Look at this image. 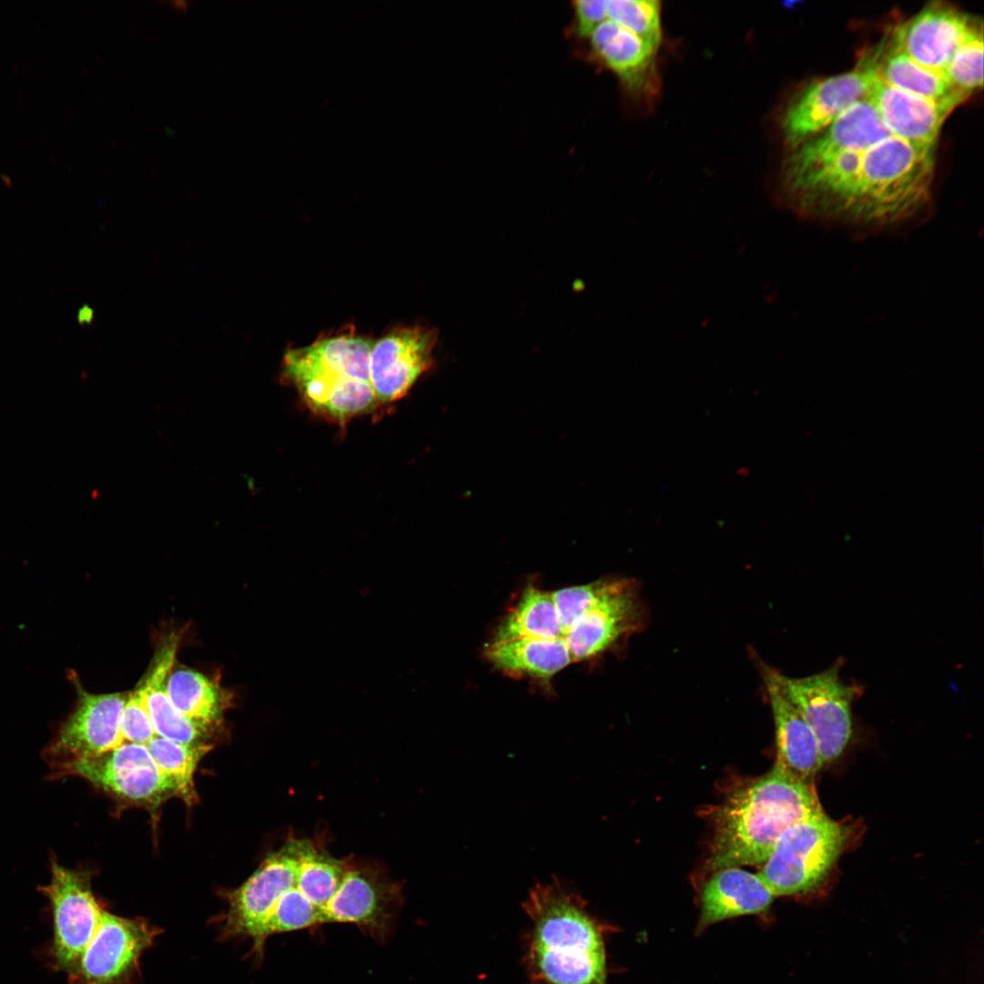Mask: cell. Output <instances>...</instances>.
Here are the masks:
<instances>
[{
  "instance_id": "cell-4",
  "label": "cell",
  "mask_w": 984,
  "mask_h": 984,
  "mask_svg": "<svg viewBox=\"0 0 984 984\" xmlns=\"http://www.w3.org/2000/svg\"><path fill=\"white\" fill-rule=\"evenodd\" d=\"M934 155L895 136L866 149L843 222L884 226L916 215L930 198Z\"/></svg>"
},
{
  "instance_id": "cell-15",
  "label": "cell",
  "mask_w": 984,
  "mask_h": 984,
  "mask_svg": "<svg viewBox=\"0 0 984 984\" xmlns=\"http://www.w3.org/2000/svg\"><path fill=\"white\" fill-rule=\"evenodd\" d=\"M437 340L435 329L398 327L372 344L369 357L371 384L377 405L404 397L433 364Z\"/></svg>"
},
{
  "instance_id": "cell-23",
  "label": "cell",
  "mask_w": 984,
  "mask_h": 984,
  "mask_svg": "<svg viewBox=\"0 0 984 984\" xmlns=\"http://www.w3.org/2000/svg\"><path fill=\"white\" fill-rule=\"evenodd\" d=\"M870 58L876 74L898 89L935 101L961 104L968 98L953 88L942 74L914 61L891 36Z\"/></svg>"
},
{
  "instance_id": "cell-8",
  "label": "cell",
  "mask_w": 984,
  "mask_h": 984,
  "mask_svg": "<svg viewBox=\"0 0 984 984\" xmlns=\"http://www.w3.org/2000/svg\"><path fill=\"white\" fill-rule=\"evenodd\" d=\"M56 774L78 775L122 799L158 805L178 788L152 759L144 744L123 743L101 754L78 759L58 767Z\"/></svg>"
},
{
  "instance_id": "cell-24",
  "label": "cell",
  "mask_w": 984,
  "mask_h": 984,
  "mask_svg": "<svg viewBox=\"0 0 984 984\" xmlns=\"http://www.w3.org/2000/svg\"><path fill=\"white\" fill-rule=\"evenodd\" d=\"M485 654L498 670L512 675L548 680L573 662L561 639L520 638L489 642Z\"/></svg>"
},
{
  "instance_id": "cell-13",
  "label": "cell",
  "mask_w": 984,
  "mask_h": 984,
  "mask_svg": "<svg viewBox=\"0 0 984 984\" xmlns=\"http://www.w3.org/2000/svg\"><path fill=\"white\" fill-rule=\"evenodd\" d=\"M876 77L870 56L856 68L810 85L788 106L783 118L784 138L793 146L831 124L858 101L868 97Z\"/></svg>"
},
{
  "instance_id": "cell-20",
  "label": "cell",
  "mask_w": 984,
  "mask_h": 984,
  "mask_svg": "<svg viewBox=\"0 0 984 984\" xmlns=\"http://www.w3.org/2000/svg\"><path fill=\"white\" fill-rule=\"evenodd\" d=\"M774 898L757 874L740 867L716 870L701 892L696 933L726 919L764 913Z\"/></svg>"
},
{
  "instance_id": "cell-5",
  "label": "cell",
  "mask_w": 984,
  "mask_h": 984,
  "mask_svg": "<svg viewBox=\"0 0 984 984\" xmlns=\"http://www.w3.org/2000/svg\"><path fill=\"white\" fill-rule=\"evenodd\" d=\"M562 600L572 620L562 638L573 662L611 649L640 626L639 599L633 583L624 579L565 588Z\"/></svg>"
},
{
  "instance_id": "cell-10",
  "label": "cell",
  "mask_w": 984,
  "mask_h": 984,
  "mask_svg": "<svg viewBox=\"0 0 984 984\" xmlns=\"http://www.w3.org/2000/svg\"><path fill=\"white\" fill-rule=\"evenodd\" d=\"M39 890L52 907L56 968L69 977L77 971L105 910L93 895L87 874L66 868L54 860L50 882Z\"/></svg>"
},
{
  "instance_id": "cell-16",
  "label": "cell",
  "mask_w": 984,
  "mask_h": 984,
  "mask_svg": "<svg viewBox=\"0 0 984 984\" xmlns=\"http://www.w3.org/2000/svg\"><path fill=\"white\" fill-rule=\"evenodd\" d=\"M892 136L873 104L863 99L822 130L793 146L781 179L795 177L846 151H866Z\"/></svg>"
},
{
  "instance_id": "cell-21",
  "label": "cell",
  "mask_w": 984,
  "mask_h": 984,
  "mask_svg": "<svg viewBox=\"0 0 984 984\" xmlns=\"http://www.w3.org/2000/svg\"><path fill=\"white\" fill-rule=\"evenodd\" d=\"M179 638L169 635L157 651L145 677L137 686L157 736L184 744L205 743L209 733L183 716L170 702L166 690L175 662Z\"/></svg>"
},
{
  "instance_id": "cell-3",
  "label": "cell",
  "mask_w": 984,
  "mask_h": 984,
  "mask_svg": "<svg viewBox=\"0 0 984 984\" xmlns=\"http://www.w3.org/2000/svg\"><path fill=\"white\" fill-rule=\"evenodd\" d=\"M372 344L351 329L322 336L285 352L280 379L314 414L343 425L378 406L369 372Z\"/></svg>"
},
{
  "instance_id": "cell-17",
  "label": "cell",
  "mask_w": 984,
  "mask_h": 984,
  "mask_svg": "<svg viewBox=\"0 0 984 984\" xmlns=\"http://www.w3.org/2000/svg\"><path fill=\"white\" fill-rule=\"evenodd\" d=\"M978 21L954 6L933 2L897 26L891 36L914 61L943 72Z\"/></svg>"
},
{
  "instance_id": "cell-9",
  "label": "cell",
  "mask_w": 984,
  "mask_h": 984,
  "mask_svg": "<svg viewBox=\"0 0 984 984\" xmlns=\"http://www.w3.org/2000/svg\"><path fill=\"white\" fill-rule=\"evenodd\" d=\"M68 678L75 686L77 702L45 751L46 759L55 769L111 751L125 743L119 723L128 693H90L73 671H68Z\"/></svg>"
},
{
  "instance_id": "cell-22",
  "label": "cell",
  "mask_w": 984,
  "mask_h": 984,
  "mask_svg": "<svg viewBox=\"0 0 984 984\" xmlns=\"http://www.w3.org/2000/svg\"><path fill=\"white\" fill-rule=\"evenodd\" d=\"M589 46L593 56L618 77L627 91L646 88L657 47L609 19L594 30Z\"/></svg>"
},
{
  "instance_id": "cell-27",
  "label": "cell",
  "mask_w": 984,
  "mask_h": 984,
  "mask_svg": "<svg viewBox=\"0 0 984 984\" xmlns=\"http://www.w3.org/2000/svg\"><path fill=\"white\" fill-rule=\"evenodd\" d=\"M146 746L158 767L176 784L178 795L189 804L195 802L193 774L211 745L184 744L156 736Z\"/></svg>"
},
{
  "instance_id": "cell-2",
  "label": "cell",
  "mask_w": 984,
  "mask_h": 984,
  "mask_svg": "<svg viewBox=\"0 0 984 984\" xmlns=\"http://www.w3.org/2000/svg\"><path fill=\"white\" fill-rule=\"evenodd\" d=\"M821 813L815 784L773 767L734 788L715 809L708 867L763 865L789 826Z\"/></svg>"
},
{
  "instance_id": "cell-26",
  "label": "cell",
  "mask_w": 984,
  "mask_h": 984,
  "mask_svg": "<svg viewBox=\"0 0 984 984\" xmlns=\"http://www.w3.org/2000/svg\"><path fill=\"white\" fill-rule=\"evenodd\" d=\"M520 638L562 640L550 591L529 584L499 624L491 641L503 642Z\"/></svg>"
},
{
  "instance_id": "cell-25",
  "label": "cell",
  "mask_w": 984,
  "mask_h": 984,
  "mask_svg": "<svg viewBox=\"0 0 984 984\" xmlns=\"http://www.w3.org/2000/svg\"><path fill=\"white\" fill-rule=\"evenodd\" d=\"M167 694L176 709L194 725L210 733L221 723L226 700L220 686L190 669L171 671Z\"/></svg>"
},
{
  "instance_id": "cell-6",
  "label": "cell",
  "mask_w": 984,
  "mask_h": 984,
  "mask_svg": "<svg viewBox=\"0 0 984 984\" xmlns=\"http://www.w3.org/2000/svg\"><path fill=\"white\" fill-rule=\"evenodd\" d=\"M850 832L825 813L801 820L781 835L757 875L774 897L808 892L827 876Z\"/></svg>"
},
{
  "instance_id": "cell-12",
  "label": "cell",
  "mask_w": 984,
  "mask_h": 984,
  "mask_svg": "<svg viewBox=\"0 0 984 984\" xmlns=\"http://www.w3.org/2000/svg\"><path fill=\"white\" fill-rule=\"evenodd\" d=\"M159 932L144 919L104 911L70 983L130 984L138 974L141 955Z\"/></svg>"
},
{
  "instance_id": "cell-7",
  "label": "cell",
  "mask_w": 984,
  "mask_h": 984,
  "mask_svg": "<svg viewBox=\"0 0 984 984\" xmlns=\"http://www.w3.org/2000/svg\"><path fill=\"white\" fill-rule=\"evenodd\" d=\"M841 662L801 678L780 673L783 687L812 729L823 764L837 759L852 734V703L859 690L840 677Z\"/></svg>"
},
{
  "instance_id": "cell-1",
  "label": "cell",
  "mask_w": 984,
  "mask_h": 984,
  "mask_svg": "<svg viewBox=\"0 0 984 984\" xmlns=\"http://www.w3.org/2000/svg\"><path fill=\"white\" fill-rule=\"evenodd\" d=\"M523 907L530 925L522 964L531 984H608L610 927L591 915L577 890L553 877L536 884Z\"/></svg>"
},
{
  "instance_id": "cell-14",
  "label": "cell",
  "mask_w": 984,
  "mask_h": 984,
  "mask_svg": "<svg viewBox=\"0 0 984 984\" xmlns=\"http://www.w3.org/2000/svg\"><path fill=\"white\" fill-rule=\"evenodd\" d=\"M401 907L399 886L377 868L353 860L324 914L325 923H352L384 940Z\"/></svg>"
},
{
  "instance_id": "cell-18",
  "label": "cell",
  "mask_w": 984,
  "mask_h": 984,
  "mask_svg": "<svg viewBox=\"0 0 984 984\" xmlns=\"http://www.w3.org/2000/svg\"><path fill=\"white\" fill-rule=\"evenodd\" d=\"M764 680L775 726L776 760L774 767L805 784H814L824 765L815 736L786 694L780 672L766 668Z\"/></svg>"
},
{
  "instance_id": "cell-19",
  "label": "cell",
  "mask_w": 984,
  "mask_h": 984,
  "mask_svg": "<svg viewBox=\"0 0 984 984\" xmlns=\"http://www.w3.org/2000/svg\"><path fill=\"white\" fill-rule=\"evenodd\" d=\"M867 99L893 136L925 148H935L943 123L960 104L913 95L889 85L876 74Z\"/></svg>"
},
{
  "instance_id": "cell-32",
  "label": "cell",
  "mask_w": 984,
  "mask_h": 984,
  "mask_svg": "<svg viewBox=\"0 0 984 984\" xmlns=\"http://www.w3.org/2000/svg\"><path fill=\"white\" fill-rule=\"evenodd\" d=\"M572 5L574 19L569 34L581 41L589 39L594 30L607 18L606 1L578 0Z\"/></svg>"
},
{
  "instance_id": "cell-11",
  "label": "cell",
  "mask_w": 984,
  "mask_h": 984,
  "mask_svg": "<svg viewBox=\"0 0 984 984\" xmlns=\"http://www.w3.org/2000/svg\"><path fill=\"white\" fill-rule=\"evenodd\" d=\"M295 864L296 838L291 837L269 854L248 880L229 893V908L221 926L224 938H251L255 955L261 957L269 917L292 883Z\"/></svg>"
},
{
  "instance_id": "cell-28",
  "label": "cell",
  "mask_w": 984,
  "mask_h": 984,
  "mask_svg": "<svg viewBox=\"0 0 984 984\" xmlns=\"http://www.w3.org/2000/svg\"><path fill=\"white\" fill-rule=\"evenodd\" d=\"M943 76L959 93L969 97L983 84V32L978 22L954 53Z\"/></svg>"
},
{
  "instance_id": "cell-31",
  "label": "cell",
  "mask_w": 984,
  "mask_h": 984,
  "mask_svg": "<svg viewBox=\"0 0 984 984\" xmlns=\"http://www.w3.org/2000/svg\"><path fill=\"white\" fill-rule=\"evenodd\" d=\"M124 742L147 745L156 733L138 687L128 693L120 716Z\"/></svg>"
},
{
  "instance_id": "cell-30",
  "label": "cell",
  "mask_w": 984,
  "mask_h": 984,
  "mask_svg": "<svg viewBox=\"0 0 984 984\" xmlns=\"http://www.w3.org/2000/svg\"><path fill=\"white\" fill-rule=\"evenodd\" d=\"M294 876L295 869L291 885L277 900L271 913L266 927L267 938L273 934L286 933L323 925L319 910L312 905L296 887Z\"/></svg>"
},
{
  "instance_id": "cell-29",
  "label": "cell",
  "mask_w": 984,
  "mask_h": 984,
  "mask_svg": "<svg viewBox=\"0 0 984 984\" xmlns=\"http://www.w3.org/2000/svg\"><path fill=\"white\" fill-rule=\"evenodd\" d=\"M606 10L609 20L659 47L662 36L659 1L609 0Z\"/></svg>"
}]
</instances>
